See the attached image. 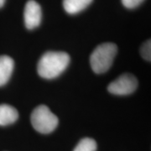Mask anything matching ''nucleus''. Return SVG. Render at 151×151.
<instances>
[{
    "mask_svg": "<svg viewBox=\"0 0 151 151\" xmlns=\"http://www.w3.org/2000/svg\"><path fill=\"white\" fill-rule=\"evenodd\" d=\"M92 0H63V7L66 13L75 14L85 9Z\"/></svg>",
    "mask_w": 151,
    "mask_h": 151,
    "instance_id": "6e6552de",
    "label": "nucleus"
},
{
    "mask_svg": "<svg viewBox=\"0 0 151 151\" xmlns=\"http://www.w3.org/2000/svg\"><path fill=\"white\" fill-rule=\"evenodd\" d=\"M97 143L96 141L90 138H84L76 146L73 151H96Z\"/></svg>",
    "mask_w": 151,
    "mask_h": 151,
    "instance_id": "1a4fd4ad",
    "label": "nucleus"
},
{
    "mask_svg": "<svg viewBox=\"0 0 151 151\" xmlns=\"http://www.w3.org/2000/svg\"><path fill=\"white\" fill-rule=\"evenodd\" d=\"M70 56L65 52L49 51L41 56L37 65L38 74L45 79H54L67 68Z\"/></svg>",
    "mask_w": 151,
    "mask_h": 151,
    "instance_id": "f257e3e1",
    "label": "nucleus"
},
{
    "mask_svg": "<svg viewBox=\"0 0 151 151\" xmlns=\"http://www.w3.org/2000/svg\"><path fill=\"white\" fill-rule=\"evenodd\" d=\"M14 62V60L8 55L0 56V86L5 85L10 79Z\"/></svg>",
    "mask_w": 151,
    "mask_h": 151,
    "instance_id": "423d86ee",
    "label": "nucleus"
},
{
    "mask_svg": "<svg viewBox=\"0 0 151 151\" xmlns=\"http://www.w3.org/2000/svg\"><path fill=\"white\" fill-rule=\"evenodd\" d=\"M117 52L118 47L115 44L104 43L98 45L90 57L92 70L97 74L106 72L113 65Z\"/></svg>",
    "mask_w": 151,
    "mask_h": 151,
    "instance_id": "f03ea898",
    "label": "nucleus"
},
{
    "mask_svg": "<svg viewBox=\"0 0 151 151\" xmlns=\"http://www.w3.org/2000/svg\"><path fill=\"white\" fill-rule=\"evenodd\" d=\"M5 3V0H0V8H2Z\"/></svg>",
    "mask_w": 151,
    "mask_h": 151,
    "instance_id": "f8f14e48",
    "label": "nucleus"
},
{
    "mask_svg": "<svg viewBox=\"0 0 151 151\" xmlns=\"http://www.w3.org/2000/svg\"><path fill=\"white\" fill-rule=\"evenodd\" d=\"M33 128L40 134H50L53 132L59 123L58 118L45 105H40L31 113Z\"/></svg>",
    "mask_w": 151,
    "mask_h": 151,
    "instance_id": "7ed1b4c3",
    "label": "nucleus"
},
{
    "mask_svg": "<svg viewBox=\"0 0 151 151\" xmlns=\"http://www.w3.org/2000/svg\"><path fill=\"white\" fill-rule=\"evenodd\" d=\"M138 86V80L134 76L125 73L112 81L108 86V92L114 95H129L134 92Z\"/></svg>",
    "mask_w": 151,
    "mask_h": 151,
    "instance_id": "20e7f679",
    "label": "nucleus"
},
{
    "mask_svg": "<svg viewBox=\"0 0 151 151\" xmlns=\"http://www.w3.org/2000/svg\"><path fill=\"white\" fill-rule=\"evenodd\" d=\"M24 24L29 29H34L38 27L41 22V8L35 0L28 1L24 8Z\"/></svg>",
    "mask_w": 151,
    "mask_h": 151,
    "instance_id": "39448f33",
    "label": "nucleus"
},
{
    "mask_svg": "<svg viewBox=\"0 0 151 151\" xmlns=\"http://www.w3.org/2000/svg\"><path fill=\"white\" fill-rule=\"evenodd\" d=\"M144 0H122V3L124 7L128 9H134L141 4Z\"/></svg>",
    "mask_w": 151,
    "mask_h": 151,
    "instance_id": "9b49d317",
    "label": "nucleus"
},
{
    "mask_svg": "<svg viewBox=\"0 0 151 151\" xmlns=\"http://www.w3.org/2000/svg\"><path fill=\"white\" fill-rule=\"evenodd\" d=\"M140 54L142 55V56L146 60L150 61L151 59V42L150 40H147L145 43L142 45V47L140 49Z\"/></svg>",
    "mask_w": 151,
    "mask_h": 151,
    "instance_id": "9d476101",
    "label": "nucleus"
},
{
    "mask_svg": "<svg viewBox=\"0 0 151 151\" xmlns=\"http://www.w3.org/2000/svg\"><path fill=\"white\" fill-rule=\"evenodd\" d=\"M19 119V113L16 108L10 105H0V126H7L14 124Z\"/></svg>",
    "mask_w": 151,
    "mask_h": 151,
    "instance_id": "0eeeda50",
    "label": "nucleus"
}]
</instances>
